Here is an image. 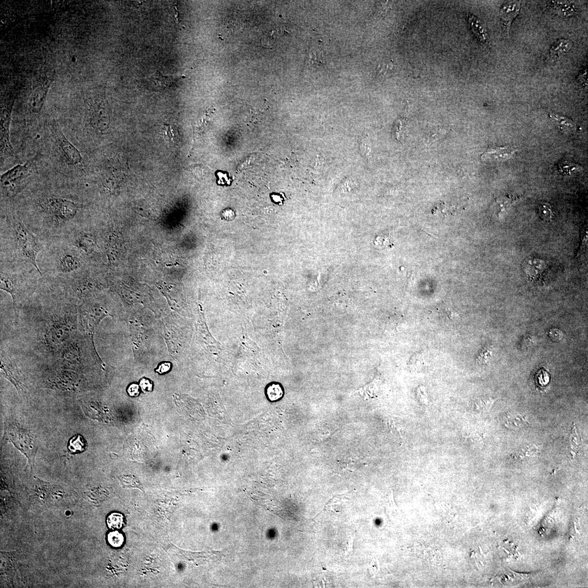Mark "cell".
Here are the masks:
<instances>
[{
	"label": "cell",
	"instance_id": "obj_9",
	"mask_svg": "<svg viewBox=\"0 0 588 588\" xmlns=\"http://www.w3.org/2000/svg\"><path fill=\"white\" fill-rule=\"evenodd\" d=\"M94 288L93 280L85 274L74 277L69 284V292L80 303L89 298Z\"/></svg>",
	"mask_w": 588,
	"mask_h": 588
},
{
	"label": "cell",
	"instance_id": "obj_11",
	"mask_svg": "<svg viewBox=\"0 0 588 588\" xmlns=\"http://www.w3.org/2000/svg\"><path fill=\"white\" fill-rule=\"evenodd\" d=\"M83 264V259L79 255L72 251H65L57 259V271L62 274H72L80 269Z\"/></svg>",
	"mask_w": 588,
	"mask_h": 588
},
{
	"label": "cell",
	"instance_id": "obj_26",
	"mask_svg": "<svg viewBox=\"0 0 588 588\" xmlns=\"http://www.w3.org/2000/svg\"><path fill=\"white\" fill-rule=\"evenodd\" d=\"M107 523L112 529H120L124 523L123 516L121 514L112 513L107 518Z\"/></svg>",
	"mask_w": 588,
	"mask_h": 588
},
{
	"label": "cell",
	"instance_id": "obj_1",
	"mask_svg": "<svg viewBox=\"0 0 588 588\" xmlns=\"http://www.w3.org/2000/svg\"><path fill=\"white\" fill-rule=\"evenodd\" d=\"M42 332V343L50 352L58 353L76 335L79 325L78 312L74 310L55 314L49 319Z\"/></svg>",
	"mask_w": 588,
	"mask_h": 588
},
{
	"label": "cell",
	"instance_id": "obj_25",
	"mask_svg": "<svg viewBox=\"0 0 588 588\" xmlns=\"http://www.w3.org/2000/svg\"><path fill=\"white\" fill-rule=\"evenodd\" d=\"M495 400L492 398H482L475 403V407L477 412L486 413L491 409Z\"/></svg>",
	"mask_w": 588,
	"mask_h": 588
},
{
	"label": "cell",
	"instance_id": "obj_12",
	"mask_svg": "<svg viewBox=\"0 0 588 588\" xmlns=\"http://www.w3.org/2000/svg\"><path fill=\"white\" fill-rule=\"evenodd\" d=\"M72 245L81 254L89 256L96 249V243L91 232L83 231L75 236Z\"/></svg>",
	"mask_w": 588,
	"mask_h": 588
},
{
	"label": "cell",
	"instance_id": "obj_29",
	"mask_svg": "<svg viewBox=\"0 0 588 588\" xmlns=\"http://www.w3.org/2000/svg\"><path fill=\"white\" fill-rule=\"evenodd\" d=\"M538 213L539 217L546 221H551L554 216L551 205L545 202L539 205Z\"/></svg>",
	"mask_w": 588,
	"mask_h": 588
},
{
	"label": "cell",
	"instance_id": "obj_34",
	"mask_svg": "<svg viewBox=\"0 0 588 588\" xmlns=\"http://www.w3.org/2000/svg\"><path fill=\"white\" fill-rule=\"evenodd\" d=\"M127 391L130 397H137L140 394V387L138 384L132 383L129 385Z\"/></svg>",
	"mask_w": 588,
	"mask_h": 588
},
{
	"label": "cell",
	"instance_id": "obj_24",
	"mask_svg": "<svg viewBox=\"0 0 588 588\" xmlns=\"http://www.w3.org/2000/svg\"><path fill=\"white\" fill-rule=\"evenodd\" d=\"M519 200V198L515 197L514 195L503 196V197L497 199L496 204L499 215L507 211L512 205Z\"/></svg>",
	"mask_w": 588,
	"mask_h": 588
},
{
	"label": "cell",
	"instance_id": "obj_33",
	"mask_svg": "<svg viewBox=\"0 0 588 588\" xmlns=\"http://www.w3.org/2000/svg\"><path fill=\"white\" fill-rule=\"evenodd\" d=\"M140 386L144 393H147L152 391L153 384L149 379L143 378L140 381Z\"/></svg>",
	"mask_w": 588,
	"mask_h": 588
},
{
	"label": "cell",
	"instance_id": "obj_14",
	"mask_svg": "<svg viewBox=\"0 0 588 588\" xmlns=\"http://www.w3.org/2000/svg\"><path fill=\"white\" fill-rule=\"evenodd\" d=\"M517 150L509 146L491 147L482 155L481 159L483 161H503L513 157Z\"/></svg>",
	"mask_w": 588,
	"mask_h": 588
},
{
	"label": "cell",
	"instance_id": "obj_37",
	"mask_svg": "<svg viewBox=\"0 0 588 588\" xmlns=\"http://www.w3.org/2000/svg\"><path fill=\"white\" fill-rule=\"evenodd\" d=\"M218 175L220 178L219 181H221V183H222L223 184H224L225 183H226V184L229 185L230 184V180L229 179V178H227V174L219 173Z\"/></svg>",
	"mask_w": 588,
	"mask_h": 588
},
{
	"label": "cell",
	"instance_id": "obj_32",
	"mask_svg": "<svg viewBox=\"0 0 588 588\" xmlns=\"http://www.w3.org/2000/svg\"><path fill=\"white\" fill-rule=\"evenodd\" d=\"M390 239L389 236L382 235L375 239V244L379 247H387L390 244Z\"/></svg>",
	"mask_w": 588,
	"mask_h": 588
},
{
	"label": "cell",
	"instance_id": "obj_22",
	"mask_svg": "<svg viewBox=\"0 0 588 588\" xmlns=\"http://www.w3.org/2000/svg\"><path fill=\"white\" fill-rule=\"evenodd\" d=\"M86 440L81 435H75L68 442V449L72 454H79L83 452L86 450Z\"/></svg>",
	"mask_w": 588,
	"mask_h": 588
},
{
	"label": "cell",
	"instance_id": "obj_4",
	"mask_svg": "<svg viewBox=\"0 0 588 588\" xmlns=\"http://www.w3.org/2000/svg\"><path fill=\"white\" fill-rule=\"evenodd\" d=\"M34 161L33 159L23 165L19 164L2 174L1 188L6 197H14L20 190L21 182L29 176Z\"/></svg>",
	"mask_w": 588,
	"mask_h": 588
},
{
	"label": "cell",
	"instance_id": "obj_23",
	"mask_svg": "<svg viewBox=\"0 0 588 588\" xmlns=\"http://www.w3.org/2000/svg\"><path fill=\"white\" fill-rule=\"evenodd\" d=\"M557 168L559 173L563 175H570L575 171H581L582 169V167L578 164L566 160L561 161Z\"/></svg>",
	"mask_w": 588,
	"mask_h": 588
},
{
	"label": "cell",
	"instance_id": "obj_15",
	"mask_svg": "<svg viewBox=\"0 0 588 588\" xmlns=\"http://www.w3.org/2000/svg\"><path fill=\"white\" fill-rule=\"evenodd\" d=\"M122 244L120 238L115 233L109 238L106 246L107 255L110 263H116L121 255Z\"/></svg>",
	"mask_w": 588,
	"mask_h": 588
},
{
	"label": "cell",
	"instance_id": "obj_28",
	"mask_svg": "<svg viewBox=\"0 0 588 588\" xmlns=\"http://www.w3.org/2000/svg\"><path fill=\"white\" fill-rule=\"evenodd\" d=\"M519 450L516 453L515 456L518 459H523L526 457L534 456L539 453V449L538 447L535 445H529L522 448Z\"/></svg>",
	"mask_w": 588,
	"mask_h": 588
},
{
	"label": "cell",
	"instance_id": "obj_21",
	"mask_svg": "<svg viewBox=\"0 0 588 588\" xmlns=\"http://www.w3.org/2000/svg\"><path fill=\"white\" fill-rule=\"evenodd\" d=\"M549 116L564 132H573L576 129V124L573 120L561 114L552 112L549 114Z\"/></svg>",
	"mask_w": 588,
	"mask_h": 588
},
{
	"label": "cell",
	"instance_id": "obj_30",
	"mask_svg": "<svg viewBox=\"0 0 588 588\" xmlns=\"http://www.w3.org/2000/svg\"><path fill=\"white\" fill-rule=\"evenodd\" d=\"M107 540L110 544L114 547H119L122 546L124 541V536L118 531H113L107 536Z\"/></svg>",
	"mask_w": 588,
	"mask_h": 588
},
{
	"label": "cell",
	"instance_id": "obj_16",
	"mask_svg": "<svg viewBox=\"0 0 588 588\" xmlns=\"http://www.w3.org/2000/svg\"><path fill=\"white\" fill-rule=\"evenodd\" d=\"M503 420L505 426L511 429L520 428L530 424L526 416L513 411L506 413Z\"/></svg>",
	"mask_w": 588,
	"mask_h": 588
},
{
	"label": "cell",
	"instance_id": "obj_27",
	"mask_svg": "<svg viewBox=\"0 0 588 588\" xmlns=\"http://www.w3.org/2000/svg\"><path fill=\"white\" fill-rule=\"evenodd\" d=\"M267 395L270 401L279 400L283 395L282 388L279 384H271L268 388Z\"/></svg>",
	"mask_w": 588,
	"mask_h": 588
},
{
	"label": "cell",
	"instance_id": "obj_31",
	"mask_svg": "<svg viewBox=\"0 0 588 588\" xmlns=\"http://www.w3.org/2000/svg\"><path fill=\"white\" fill-rule=\"evenodd\" d=\"M174 80L175 79L173 77H163V76L158 72L155 75L154 81L159 86H168L171 84Z\"/></svg>",
	"mask_w": 588,
	"mask_h": 588
},
{
	"label": "cell",
	"instance_id": "obj_2",
	"mask_svg": "<svg viewBox=\"0 0 588 588\" xmlns=\"http://www.w3.org/2000/svg\"><path fill=\"white\" fill-rule=\"evenodd\" d=\"M13 229L17 250L25 260L29 262L42 276V272L37 264V256L42 248L39 239L21 221H16L13 225Z\"/></svg>",
	"mask_w": 588,
	"mask_h": 588
},
{
	"label": "cell",
	"instance_id": "obj_35",
	"mask_svg": "<svg viewBox=\"0 0 588 588\" xmlns=\"http://www.w3.org/2000/svg\"><path fill=\"white\" fill-rule=\"evenodd\" d=\"M170 368H171V364L168 362H165L161 364L159 368L155 371L156 372L159 373V374H163L169 371Z\"/></svg>",
	"mask_w": 588,
	"mask_h": 588
},
{
	"label": "cell",
	"instance_id": "obj_20",
	"mask_svg": "<svg viewBox=\"0 0 588 588\" xmlns=\"http://www.w3.org/2000/svg\"><path fill=\"white\" fill-rule=\"evenodd\" d=\"M553 9L555 14L562 18L571 17L577 13V8L574 4L567 2H554Z\"/></svg>",
	"mask_w": 588,
	"mask_h": 588
},
{
	"label": "cell",
	"instance_id": "obj_38",
	"mask_svg": "<svg viewBox=\"0 0 588 588\" xmlns=\"http://www.w3.org/2000/svg\"><path fill=\"white\" fill-rule=\"evenodd\" d=\"M586 75H587V73H586V70H585L584 73H583L582 74L581 73V74L580 75L579 77L578 78V80H579V81L581 82V83H584V84H586V85H587V80H586V79L587 80Z\"/></svg>",
	"mask_w": 588,
	"mask_h": 588
},
{
	"label": "cell",
	"instance_id": "obj_39",
	"mask_svg": "<svg viewBox=\"0 0 588 588\" xmlns=\"http://www.w3.org/2000/svg\"><path fill=\"white\" fill-rule=\"evenodd\" d=\"M71 60L72 61L75 62L77 61V59L75 58V57H73V58L71 59Z\"/></svg>",
	"mask_w": 588,
	"mask_h": 588
},
{
	"label": "cell",
	"instance_id": "obj_8",
	"mask_svg": "<svg viewBox=\"0 0 588 588\" xmlns=\"http://www.w3.org/2000/svg\"><path fill=\"white\" fill-rule=\"evenodd\" d=\"M0 289L12 296L15 307L22 302L25 294V286L21 279L16 274L1 271Z\"/></svg>",
	"mask_w": 588,
	"mask_h": 588
},
{
	"label": "cell",
	"instance_id": "obj_7",
	"mask_svg": "<svg viewBox=\"0 0 588 588\" xmlns=\"http://www.w3.org/2000/svg\"><path fill=\"white\" fill-rule=\"evenodd\" d=\"M53 132L57 146L65 161L73 166L80 165L83 157L78 148L68 140L59 128L54 127Z\"/></svg>",
	"mask_w": 588,
	"mask_h": 588
},
{
	"label": "cell",
	"instance_id": "obj_5",
	"mask_svg": "<svg viewBox=\"0 0 588 588\" xmlns=\"http://www.w3.org/2000/svg\"><path fill=\"white\" fill-rule=\"evenodd\" d=\"M6 434L8 439L26 455L32 469H33L37 447L30 433L16 424H11L6 429Z\"/></svg>",
	"mask_w": 588,
	"mask_h": 588
},
{
	"label": "cell",
	"instance_id": "obj_18",
	"mask_svg": "<svg viewBox=\"0 0 588 588\" xmlns=\"http://www.w3.org/2000/svg\"><path fill=\"white\" fill-rule=\"evenodd\" d=\"M572 42L569 40L560 39L553 44L549 50V55L553 59L560 58L562 55L568 53L572 48Z\"/></svg>",
	"mask_w": 588,
	"mask_h": 588
},
{
	"label": "cell",
	"instance_id": "obj_6",
	"mask_svg": "<svg viewBox=\"0 0 588 588\" xmlns=\"http://www.w3.org/2000/svg\"><path fill=\"white\" fill-rule=\"evenodd\" d=\"M59 363L73 368H79L86 364V337L75 336L66 343L57 355Z\"/></svg>",
	"mask_w": 588,
	"mask_h": 588
},
{
	"label": "cell",
	"instance_id": "obj_17",
	"mask_svg": "<svg viewBox=\"0 0 588 588\" xmlns=\"http://www.w3.org/2000/svg\"><path fill=\"white\" fill-rule=\"evenodd\" d=\"M469 22L473 33L479 41L486 43L489 41V35L485 25L478 18L473 15L469 17Z\"/></svg>",
	"mask_w": 588,
	"mask_h": 588
},
{
	"label": "cell",
	"instance_id": "obj_13",
	"mask_svg": "<svg viewBox=\"0 0 588 588\" xmlns=\"http://www.w3.org/2000/svg\"><path fill=\"white\" fill-rule=\"evenodd\" d=\"M521 9V2H510L504 4L499 12L501 22L503 27L509 34L512 22L514 19L520 14Z\"/></svg>",
	"mask_w": 588,
	"mask_h": 588
},
{
	"label": "cell",
	"instance_id": "obj_3",
	"mask_svg": "<svg viewBox=\"0 0 588 588\" xmlns=\"http://www.w3.org/2000/svg\"><path fill=\"white\" fill-rule=\"evenodd\" d=\"M40 206L42 210L58 225L71 222L79 211V207L75 202L54 196L42 199Z\"/></svg>",
	"mask_w": 588,
	"mask_h": 588
},
{
	"label": "cell",
	"instance_id": "obj_19",
	"mask_svg": "<svg viewBox=\"0 0 588 588\" xmlns=\"http://www.w3.org/2000/svg\"><path fill=\"white\" fill-rule=\"evenodd\" d=\"M46 98V90L40 87L31 94L30 100V107L32 112L39 113L43 107Z\"/></svg>",
	"mask_w": 588,
	"mask_h": 588
},
{
	"label": "cell",
	"instance_id": "obj_36",
	"mask_svg": "<svg viewBox=\"0 0 588 588\" xmlns=\"http://www.w3.org/2000/svg\"><path fill=\"white\" fill-rule=\"evenodd\" d=\"M572 435H573L572 437H571L572 439V441H571L572 446L573 447L572 449H573V450H576V449L578 448V447H579L578 445L579 444H580V439L579 438L578 435L577 433V432L576 431L574 432V430H573V431L572 432Z\"/></svg>",
	"mask_w": 588,
	"mask_h": 588
},
{
	"label": "cell",
	"instance_id": "obj_10",
	"mask_svg": "<svg viewBox=\"0 0 588 588\" xmlns=\"http://www.w3.org/2000/svg\"><path fill=\"white\" fill-rule=\"evenodd\" d=\"M90 115L91 124L93 128L100 131H104L109 128V111L104 101H94L91 105Z\"/></svg>",
	"mask_w": 588,
	"mask_h": 588
}]
</instances>
